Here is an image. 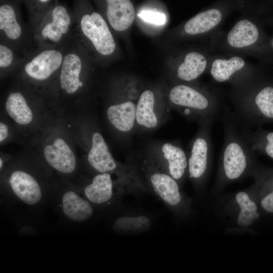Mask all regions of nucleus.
Returning <instances> with one entry per match:
<instances>
[{
	"mask_svg": "<svg viewBox=\"0 0 273 273\" xmlns=\"http://www.w3.org/2000/svg\"><path fill=\"white\" fill-rule=\"evenodd\" d=\"M224 142L214 187L217 193L229 184L251 177L259 165L255 152L242 133L239 123L224 122Z\"/></svg>",
	"mask_w": 273,
	"mask_h": 273,
	"instance_id": "obj_1",
	"label": "nucleus"
},
{
	"mask_svg": "<svg viewBox=\"0 0 273 273\" xmlns=\"http://www.w3.org/2000/svg\"><path fill=\"white\" fill-rule=\"evenodd\" d=\"M212 123L208 121L199 124V130L191 143L187 156L188 175L194 186L199 189L204 186L212 165L210 130Z\"/></svg>",
	"mask_w": 273,
	"mask_h": 273,
	"instance_id": "obj_2",
	"label": "nucleus"
},
{
	"mask_svg": "<svg viewBox=\"0 0 273 273\" xmlns=\"http://www.w3.org/2000/svg\"><path fill=\"white\" fill-rule=\"evenodd\" d=\"M259 206L251 186L228 196L224 201L223 209L239 227L248 228L259 218Z\"/></svg>",
	"mask_w": 273,
	"mask_h": 273,
	"instance_id": "obj_3",
	"label": "nucleus"
},
{
	"mask_svg": "<svg viewBox=\"0 0 273 273\" xmlns=\"http://www.w3.org/2000/svg\"><path fill=\"white\" fill-rule=\"evenodd\" d=\"M149 180L156 194L171 209L181 217L191 213V201L182 192L178 182L168 173L155 171Z\"/></svg>",
	"mask_w": 273,
	"mask_h": 273,
	"instance_id": "obj_4",
	"label": "nucleus"
},
{
	"mask_svg": "<svg viewBox=\"0 0 273 273\" xmlns=\"http://www.w3.org/2000/svg\"><path fill=\"white\" fill-rule=\"evenodd\" d=\"M169 98L173 104L186 108L187 114L189 110L194 111L199 117V124L213 121L215 104L207 94L186 85H178L171 89Z\"/></svg>",
	"mask_w": 273,
	"mask_h": 273,
	"instance_id": "obj_5",
	"label": "nucleus"
},
{
	"mask_svg": "<svg viewBox=\"0 0 273 273\" xmlns=\"http://www.w3.org/2000/svg\"><path fill=\"white\" fill-rule=\"evenodd\" d=\"M242 107L243 112V126L257 128L268 122L273 123V87L266 86L249 97Z\"/></svg>",
	"mask_w": 273,
	"mask_h": 273,
	"instance_id": "obj_6",
	"label": "nucleus"
},
{
	"mask_svg": "<svg viewBox=\"0 0 273 273\" xmlns=\"http://www.w3.org/2000/svg\"><path fill=\"white\" fill-rule=\"evenodd\" d=\"M82 31L96 50L103 55L111 54L116 44L108 25L102 16L97 12L83 16L80 22Z\"/></svg>",
	"mask_w": 273,
	"mask_h": 273,
	"instance_id": "obj_7",
	"label": "nucleus"
},
{
	"mask_svg": "<svg viewBox=\"0 0 273 273\" xmlns=\"http://www.w3.org/2000/svg\"><path fill=\"white\" fill-rule=\"evenodd\" d=\"M43 154L47 162L57 171L70 173L75 170L76 159L74 154L63 139L57 138L52 145L46 146Z\"/></svg>",
	"mask_w": 273,
	"mask_h": 273,
	"instance_id": "obj_8",
	"label": "nucleus"
},
{
	"mask_svg": "<svg viewBox=\"0 0 273 273\" xmlns=\"http://www.w3.org/2000/svg\"><path fill=\"white\" fill-rule=\"evenodd\" d=\"M9 184L14 194L23 203L34 205L40 201V187L30 174L22 170L15 171L10 175Z\"/></svg>",
	"mask_w": 273,
	"mask_h": 273,
	"instance_id": "obj_9",
	"label": "nucleus"
},
{
	"mask_svg": "<svg viewBox=\"0 0 273 273\" xmlns=\"http://www.w3.org/2000/svg\"><path fill=\"white\" fill-rule=\"evenodd\" d=\"M62 60V55L59 51L46 50L26 64L25 70L31 77L36 80H45L60 66Z\"/></svg>",
	"mask_w": 273,
	"mask_h": 273,
	"instance_id": "obj_10",
	"label": "nucleus"
},
{
	"mask_svg": "<svg viewBox=\"0 0 273 273\" xmlns=\"http://www.w3.org/2000/svg\"><path fill=\"white\" fill-rule=\"evenodd\" d=\"M251 177L255 181L251 186L259 206L265 211L273 213V168L259 164Z\"/></svg>",
	"mask_w": 273,
	"mask_h": 273,
	"instance_id": "obj_11",
	"label": "nucleus"
},
{
	"mask_svg": "<svg viewBox=\"0 0 273 273\" xmlns=\"http://www.w3.org/2000/svg\"><path fill=\"white\" fill-rule=\"evenodd\" d=\"M90 165L98 172L109 173L116 170L117 165L102 134L95 132L92 139V146L87 155Z\"/></svg>",
	"mask_w": 273,
	"mask_h": 273,
	"instance_id": "obj_12",
	"label": "nucleus"
},
{
	"mask_svg": "<svg viewBox=\"0 0 273 273\" xmlns=\"http://www.w3.org/2000/svg\"><path fill=\"white\" fill-rule=\"evenodd\" d=\"M161 152L167 164L168 174L180 185L188 174L185 151L179 145L168 142L162 146Z\"/></svg>",
	"mask_w": 273,
	"mask_h": 273,
	"instance_id": "obj_13",
	"label": "nucleus"
},
{
	"mask_svg": "<svg viewBox=\"0 0 273 273\" xmlns=\"http://www.w3.org/2000/svg\"><path fill=\"white\" fill-rule=\"evenodd\" d=\"M107 17L114 29L122 31L128 29L135 18V10L129 0H108Z\"/></svg>",
	"mask_w": 273,
	"mask_h": 273,
	"instance_id": "obj_14",
	"label": "nucleus"
},
{
	"mask_svg": "<svg viewBox=\"0 0 273 273\" xmlns=\"http://www.w3.org/2000/svg\"><path fill=\"white\" fill-rule=\"evenodd\" d=\"M84 195L87 200L96 204L108 203L113 198L114 183L110 173L96 175L92 183L84 189Z\"/></svg>",
	"mask_w": 273,
	"mask_h": 273,
	"instance_id": "obj_15",
	"label": "nucleus"
},
{
	"mask_svg": "<svg viewBox=\"0 0 273 273\" xmlns=\"http://www.w3.org/2000/svg\"><path fill=\"white\" fill-rule=\"evenodd\" d=\"M62 208L64 214L75 222H83L93 214L92 204L73 191L64 193L62 198Z\"/></svg>",
	"mask_w": 273,
	"mask_h": 273,
	"instance_id": "obj_16",
	"label": "nucleus"
},
{
	"mask_svg": "<svg viewBox=\"0 0 273 273\" xmlns=\"http://www.w3.org/2000/svg\"><path fill=\"white\" fill-rule=\"evenodd\" d=\"M107 118L110 123L121 132L131 131L136 121V106L131 101L109 106L107 110Z\"/></svg>",
	"mask_w": 273,
	"mask_h": 273,
	"instance_id": "obj_17",
	"label": "nucleus"
},
{
	"mask_svg": "<svg viewBox=\"0 0 273 273\" xmlns=\"http://www.w3.org/2000/svg\"><path fill=\"white\" fill-rule=\"evenodd\" d=\"M81 67V61L76 54H69L64 58L60 82L61 88L67 93L72 94L80 86L79 75Z\"/></svg>",
	"mask_w": 273,
	"mask_h": 273,
	"instance_id": "obj_18",
	"label": "nucleus"
},
{
	"mask_svg": "<svg viewBox=\"0 0 273 273\" xmlns=\"http://www.w3.org/2000/svg\"><path fill=\"white\" fill-rule=\"evenodd\" d=\"M259 37L256 25L247 19L238 22L229 33L228 43L236 48H242L254 44Z\"/></svg>",
	"mask_w": 273,
	"mask_h": 273,
	"instance_id": "obj_19",
	"label": "nucleus"
},
{
	"mask_svg": "<svg viewBox=\"0 0 273 273\" xmlns=\"http://www.w3.org/2000/svg\"><path fill=\"white\" fill-rule=\"evenodd\" d=\"M241 130L244 137L255 152L265 155L273 159V131L258 127L255 130L242 126Z\"/></svg>",
	"mask_w": 273,
	"mask_h": 273,
	"instance_id": "obj_20",
	"label": "nucleus"
},
{
	"mask_svg": "<svg viewBox=\"0 0 273 273\" xmlns=\"http://www.w3.org/2000/svg\"><path fill=\"white\" fill-rule=\"evenodd\" d=\"M222 19L221 12L211 9L197 14L185 25V32L190 35L205 33L217 25Z\"/></svg>",
	"mask_w": 273,
	"mask_h": 273,
	"instance_id": "obj_21",
	"label": "nucleus"
},
{
	"mask_svg": "<svg viewBox=\"0 0 273 273\" xmlns=\"http://www.w3.org/2000/svg\"><path fill=\"white\" fill-rule=\"evenodd\" d=\"M155 97L150 90L141 95L136 105V121L141 126L153 128L158 124V118L154 112Z\"/></svg>",
	"mask_w": 273,
	"mask_h": 273,
	"instance_id": "obj_22",
	"label": "nucleus"
},
{
	"mask_svg": "<svg viewBox=\"0 0 273 273\" xmlns=\"http://www.w3.org/2000/svg\"><path fill=\"white\" fill-rule=\"evenodd\" d=\"M52 14L53 21L45 26L41 33L43 36L48 37L53 41H58L62 34L67 32L70 19L66 9L61 6L55 7Z\"/></svg>",
	"mask_w": 273,
	"mask_h": 273,
	"instance_id": "obj_23",
	"label": "nucleus"
},
{
	"mask_svg": "<svg viewBox=\"0 0 273 273\" xmlns=\"http://www.w3.org/2000/svg\"><path fill=\"white\" fill-rule=\"evenodd\" d=\"M6 110L18 124L25 125L32 120V111L20 93H12L9 95L6 102Z\"/></svg>",
	"mask_w": 273,
	"mask_h": 273,
	"instance_id": "obj_24",
	"label": "nucleus"
},
{
	"mask_svg": "<svg viewBox=\"0 0 273 273\" xmlns=\"http://www.w3.org/2000/svg\"><path fill=\"white\" fill-rule=\"evenodd\" d=\"M206 65L207 61L203 55L191 52L187 54L178 67L177 76L187 81L195 79L204 71Z\"/></svg>",
	"mask_w": 273,
	"mask_h": 273,
	"instance_id": "obj_25",
	"label": "nucleus"
},
{
	"mask_svg": "<svg viewBox=\"0 0 273 273\" xmlns=\"http://www.w3.org/2000/svg\"><path fill=\"white\" fill-rule=\"evenodd\" d=\"M151 224V219L145 215L123 216L115 220L113 228L118 233L132 234L147 231Z\"/></svg>",
	"mask_w": 273,
	"mask_h": 273,
	"instance_id": "obj_26",
	"label": "nucleus"
},
{
	"mask_svg": "<svg viewBox=\"0 0 273 273\" xmlns=\"http://www.w3.org/2000/svg\"><path fill=\"white\" fill-rule=\"evenodd\" d=\"M245 64L244 60L237 56L232 57L229 60L217 59L212 64L211 74L217 81L224 82L234 72L241 69Z\"/></svg>",
	"mask_w": 273,
	"mask_h": 273,
	"instance_id": "obj_27",
	"label": "nucleus"
},
{
	"mask_svg": "<svg viewBox=\"0 0 273 273\" xmlns=\"http://www.w3.org/2000/svg\"><path fill=\"white\" fill-rule=\"evenodd\" d=\"M0 29L11 39H16L21 34V28L16 21L14 10L10 5L0 7Z\"/></svg>",
	"mask_w": 273,
	"mask_h": 273,
	"instance_id": "obj_28",
	"label": "nucleus"
},
{
	"mask_svg": "<svg viewBox=\"0 0 273 273\" xmlns=\"http://www.w3.org/2000/svg\"><path fill=\"white\" fill-rule=\"evenodd\" d=\"M138 15L145 21L157 25H163L166 20L164 14L152 11L143 10Z\"/></svg>",
	"mask_w": 273,
	"mask_h": 273,
	"instance_id": "obj_29",
	"label": "nucleus"
},
{
	"mask_svg": "<svg viewBox=\"0 0 273 273\" xmlns=\"http://www.w3.org/2000/svg\"><path fill=\"white\" fill-rule=\"evenodd\" d=\"M13 59L12 52L4 45L0 46V67H6L10 65Z\"/></svg>",
	"mask_w": 273,
	"mask_h": 273,
	"instance_id": "obj_30",
	"label": "nucleus"
},
{
	"mask_svg": "<svg viewBox=\"0 0 273 273\" xmlns=\"http://www.w3.org/2000/svg\"><path fill=\"white\" fill-rule=\"evenodd\" d=\"M8 134L7 126L4 123H0V142H2L6 139Z\"/></svg>",
	"mask_w": 273,
	"mask_h": 273,
	"instance_id": "obj_31",
	"label": "nucleus"
},
{
	"mask_svg": "<svg viewBox=\"0 0 273 273\" xmlns=\"http://www.w3.org/2000/svg\"><path fill=\"white\" fill-rule=\"evenodd\" d=\"M49 1H48V0H40V1H39V2L43 3H47Z\"/></svg>",
	"mask_w": 273,
	"mask_h": 273,
	"instance_id": "obj_32",
	"label": "nucleus"
},
{
	"mask_svg": "<svg viewBox=\"0 0 273 273\" xmlns=\"http://www.w3.org/2000/svg\"><path fill=\"white\" fill-rule=\"evenodd\" d=\"M3 166V161L2 158L0 159V168H2Z\"/></svg>",
	"mask_w": 273,
	"mask_h": 273,
	"instance_id": "obj_33",
	"label": "nucleus"
}]
</instances>
